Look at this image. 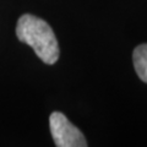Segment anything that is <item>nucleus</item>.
Masks as SVG:
<instances>
[{"label": "nucleus", "mask_w": 147, "mask_h": 147, "mask_svg": "<svg viewBox=\"0 0 147 147\" xmlns=\"http://www.w3.org/2000/svg\"><path fill=\"white\" fill-rule=\"evenodd\" d=\"M18 40L28 44L43 63L53 65L59 59V44L52 27L42 18L25 13L17 21Z\"/></svg>", "instance_id": "1"}, {"label": "nucleus", "mask_w": 147, "mask_h": 147, "mask_svg": "<svg viewBox=\"0 0 147 147\" xmlns=\"http://www.w3.org/2000/svg\"><path fill=\"white\" fill-rule=\"evenodd\" d=\"M49 127L55 146L58 147H86L87 141L80 129L69 121L60 112H53L49 117Z\"/></svg>", "instance_id": "2"}, {"label": "nucleus", "mask_w": 147, "mask_h": 147, "mask_svg": "<svg viewBox=\"0 0 147 147\" xmlns=\"http://www.w3.org/2000/svg\"><path fill=\"white\" fill-rule=\"evenodd\" d=\"M132 61L137 76L147 84V44H140L135 48Z\"/></svg>", "instance_id": "3"}]
</instances>
